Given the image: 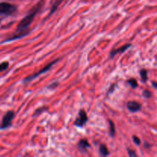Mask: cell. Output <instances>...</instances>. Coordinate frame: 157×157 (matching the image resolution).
Returning a JSON list of instances; mask_svg holds the SVG:
<instances>
[{"mask_svg": "<svg viewBox=\"0 0 157 157\" xmlns=\"http://www.w3.org/2000/svg\"><path fill=\"white\" fill-rule=\"evenodd\" d=\"M43 3H44V0H41V1L38 2L30 11H29V13L25 15V18H23L20 21V22L18 23V26H17L16 31H15V33L13 34L11 38H7L5 41H2V43L4 42H8V41H12L14 40L18 39V38H21L22 37L27 35V34H29V26L32 25V21L35 19V16L38 15V12L41 11V7L43 6Z\"/></svg>", "mask_w": 157, "mask_h": 157, "instance_id": "6da1fadb", "label": "cell"}, {"mask_svg": "<svg viewBox=\"0 0 157 157\" xmlns=\"http://www.w3.org/2000/svg\"><path fill=\"white\" fill-rule=\"evenodd\" d=\"M58 61H59V58H58V59L55 60L54 61H52L51 63L48 64L47 65L45 66V67H43L42 69H41L40 71H38L36 72V73H35V74H33V75H29V76L26 77V78H25V79L22 81L23 84H28L29 82H30V81H33L34 79H35V78H38V77L40 76V75H43V74L48 72L49 70H50L51 68H52V66H53L54 64H56L57 62H58Z\"/></svg>", "mask_w": 157, "mask_h": 157, "instance_id": "7a4b0ae2", "label": "cell"}, {"mask_svg": "<svg viewBox=\"0 0 157 157\" xmlns=\"http://www.w3.org/2000/svg\"><path fill=\"white\" fill-rule=\"evenodd\" d=\"M17 8L8 2H0V15H11L16 12Z\"/></svg>", "mask_w": 157, "mask_h": 157, "instance_id": "3957f363", "label": "cell"}, {"mask_svg": "<svg viewBox=\"0 0 157 157\" xmlns=\"http://www.w3.org/2000/svg\"><path fill=\"white\" fill-rule=\"evenodd\" d=\"M15 117V112L12 110H9L6 114L4 115L2 118V121L0 125V130H5L12 126V122Z\"/></svg>", "mask_w": 157, "mask_h": 157, "instance_id": "277c9868", "label": "cell"}, {"mask_svg": "<svg viewBox=\"0 0 157 157\" xmlns=\"http://www.w3.org/2000/svg\"><path fill=\"white\" fill-rule=\"evenodd\" d=\"M87 121H88V117H87V113L84 109H81L78 112V117L75 119L74 124L78 127H82L87 124Z\"/></svg>", "mask_w": 157, "mask_h": 157, "instance_id": "5b68a950", "label": "cell"}, {"mask_svg": "<svg viewBox=\"0 0 157 157\" xmlns=\"http://www.w3.org/2000/svg\"><path fill=\"white\" fill-rule=\"evenodd\" d=\"M131 46H132L131 44H124V45H123L122 47L119 48L113 49V50H112L111 52H110V55H109V58H110V59H112V58H114V57L116 56L117 54L124 53L125 51H127V49L130 48Z\"/></svg>", "mask_w": 157, "mask_h": 157, "instance_id": "8992f818", "label": "cell"}, {"mask_svg": "<svg viewBox=\"0 0 157 157\" xmlns=\"http://www.w3.org/2000/svg\"><path fill=\"white\" fill-rule=\"evenodd\" d=\"M127 107L132 113H136L140 110L141 104L136 101H129L127 104Z\"/></svg>", "mask_w": 157, "mask_h": 157, "instance_id": "52a82bcc", "label": "cell"}, {"mask_svg": "<svg viewBox=\"0 0 157 157\" xmlns=\"http://www.w3.org/2000/svg\"><path fill=\"white\" fill-rule=\"evenodd\" d=\"M78 150L81 152H82V153H87V150L89 148H90V145L87 140L83 139L79 141V143L78 144Z\"/></svg>", "mask_w": 157, "mask_h": 157, "instance_id": "ba28073f", "label": "cell"}, {"mask_svg": "<svg viewBox=\"0 0 157 157\" xmlns=\"http://www.w3.org/2000/svg\"><path fill=\"white\" fill-rule=\"evenodd\" d=\"M109 135L111 137H114L116 134V128H115V124L111 120H109Z\"/></svg>", "mask_w": 157, "mask_h": 157, "instance_id": "9c48e42d", "label": "cell"}, {"mask_svg": "<svg viewBox=\"0 0 157 157\" xmlns=\"http://www.w3.org/2000/svg\"><path fill=\"white\" fill-rule=\"evenodd\" d=\"M64 1V0H55V2H53V4H52V8H51V10H50V13H49V15H52V14L54 13V12H55V11L58 9V8L59 7V6L61 5V3L62 2Z\"/></svg>", "mask_w": 157, "mask_h": 157, "instance_id": "30bf717a", "label": "cell"}, {"mask_svg": "<svg viewBox=\"0 0 157 157\" xmlns=\"http://www.w3.org/2000/svg\"><path fill=\"white\" fill-rule=\"evenodd\" d=\"M99 151L100 154L103 156H107L110 154L108 149H107V147H106V145H104V144H101V145H100Z\"/></svg>", "mask_w": 157, "mask_h": 157, "instance_id": "8fae6325", "label": "cell"}, {"mask_svg": "<svg viewBox=\"0 0 157 157\" xmlns=\"http://www.w3.org/2000/svg\"><path fill=\"white\" fill-rule=\"evenodd\" d=\"M140 75L143 82H147V79H148V72H147V71L146 69H142L140 71Z\"/></svg>", "mask_w": 157, "mask_h": 157, "instance_id": "7c38bea8", "label": "cell"}, {"mask_svg": "<svg viewBox=\"0 0 157 157\" xmlns=\"http://www.w3.org/2000/svg\"><path fill=\"white\" fill-rule=\"evenodd\" d=\"M127 84H128L133 89H136L138 87V83L135 78H130V79L127 80Z\"/></svg>", "mask_w": 157, "mask_h": 157, "instance_id": "4fadbf2b", "label": "cell"}, {"mask_svg": "<svg viewBox=\"0 0 157 157\" xmlns=\"http://www.w3.org/2000/svg\"><path fill=\"white\" fill-rule=\"evenodd\" d=\"M46 110H48V107H38V108H37L36 110H35V111L34 112L33 117H37V116H38V115L41 114V113H44V112L46 111Z\"/></svg>", "mask_w": 157, "mask_h": 157, "instance_id": "5bb4252c", "label": "cell"}, {"mask_svg": "<svg viewBox=\"0 0 157 157\" xmlns=\"http://www.w3.org/2000/svg\"><path fill=\"white\" fill-rule=\"evenodd\" d=\"M9 64L8 61H4V62H2L1 64H0V72L6 71V69L9 67Z\"/></svg>", "mask_w": 157, "mask_h": 157, "instance_id": "9a60e30c", "label": "cell"}, {"mask_svg": "<svg viewBox=\"0 0 157 157\" xmlns=\"http://www.w3.org/2000/svg\"><path fill=\"white\" fill-rule=\"evenodd\" d=\"M143 96H144V98L149 99V98H150L152 97L151 91L149 90H144V91H143Z\"/></svg>", "mask_w": 157, "mask_h": 157, "instance_id": "2e32d148", "label": "cell"}, {"mask_svg": "<svg viewBox=\"0 0 157 157\" xmlns=\"http://www.w3.org/2000/svg\"><path fill=\"white\" fill-rule=\"evenodd\" d=\"M116 87H117V84H111V85H110V87H109V89H108V92H107V95L112 94H113V92H114L115 88H116Z\"/></svg>", "mask_w": 157, "mask_h": 157, "instance_id": "e0dca14e", "label": "cell"}, {"mask_svg": "<svg viewBox=\"0 0 157 157\" xmlns=\"http://www.w3.org/2000/svg\"><path fill=\"white\" fill-rule=\"evenodd\" d=\"M133 142H134V144H136V145L140 146L141 144L140 139L139 137H137L136 136H133Z\"/></svg>", "mask_w": 157, "mask_h": 157, "instance_id": "ac0fdd59", "label": "cell"}, {"mask_svg": "<svg viewBox=\"0 0 157 157\" xmlns=\"http://www.w3.org/2000/svg\"><path fill=\"white\" fill-rule=\"evenodd\" d=\"M58 84H59V83H58V82H54V83H52V84H51L50 85L48 86L47 88H48V89H51V90H53V89H55L57 87H58Z\"/></svg>", "mask_w": 157, "mask_h": 157, "instance_id": "d6986e66", "label": "cell"}, {"mask_svg": "<svg viewBox=\"0 0 157 157\" xmlns=\"http://www.w3.org/2000/svg\"><path fill=\"white\" fill-rule=\"evenodd\" d=\"M127 150H128V155H129V156H131V157H136V153H135L133 150H130V149H127Z\"/></svg>", "mask_w": 157, "mask_h": 157, "instance_id": "ffe728a7", "label": "cell"}, {"mask_svg": "<svg viewBox=\"0 0 157 157\" xmlns=\"http://www.w3.org/2000/svg\"><path fill=\"white\" fill-rule=\"evenodd\" d=\"M152 84H153V87H154L155 89L157 88V84H156V83L155 82V81H153V82H152Z\"/></svg>", "mask_w": 157, "mask_h": 157, "instance_id": "44dd1931", "label": "cell"}]
</instances>
